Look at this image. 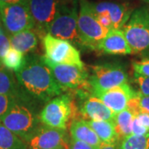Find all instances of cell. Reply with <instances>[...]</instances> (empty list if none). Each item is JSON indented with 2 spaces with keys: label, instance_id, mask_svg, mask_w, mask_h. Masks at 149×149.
Here are the masks:
<instances>
[{
  "label": "cell",
  "instance_id": "18",
  "mask_svg": "<svg viewBox=\"0 0 149 149\" xmlns=\"http://www.w3.org/2000/svg\"><path fill=\"white\" fill-rule=\"evenodd\" d=\"M70 133L72 139L80 140L99 148L102 143L95 132L84 119H74L69 125Z\"/></svg>",
  "mask_w": 149,
  "mask_h": 149
},
{
  "label": "cell",
  "instance_id": "37",
  "mask_svg": "<svg viewBox=\"0 0 149 149\" xmlns=\"http://www.w3.org/2000/svg\"><path fill=\"white\" fill-rule=\"evenodd\" d=\"M2 65H3V64H2V61H1V60H0V66H1Z\"/></svg>",
  "mask_w": 149,
  "mask_h": 149
},
{
  "label": "cell",
  "instance_id": "26",
  "mask_svg": "<svg viewBox=\"0 0 149 149\" xmlns=\"http://www.w3.org/2000/svg\"><path fill=\"white\" fill-rule=\"evenodd\" d=\"M133 79L135 84L139 86V93L143 95H149V77L133 73Z\"/></svg>",
  "mask_w": 149,
  "mask_h": 149
},
{
  "label": "cell",
  "instance_id": "39",
  "mask_svg": "<svg viewBox=\"0 0 149 149\" xmlns=\"http://www.w3.org/2000/svg\"><path fill=\"white\" fill-rule=\"evenodd\" d=\"M0 7H1V5H0Z\"/></svg>",
  "mask_w": 149,
  "mask_h": 149
},
{
  "label": "cell",
  "instance_id": "2",
  "mask_svg": "<svg viewBox=\"0 0 149 149\" xmlns=\"http://www.w3.org/2000/svg\"><path fill=\"white\" fill-rule=\"evenodd\" d=\"M37 104L38 102L22 92L21 95L15 98L10 109L0 119V122L28 143L42 126Z\"/></svg>",
  "mask_w": 149,
  "mask_h": 149
},
{
  "label": "cell",
  "instance_id": "25",
  "mask_svg": "<svg viewBox=\"0 0 149 149\" xmlns=\"http://www.w3.org/2000/svg\"><path fill=\"white\" fill-rule=\"evenodd\" d=\"M132 66L134 74L149 77V58H143L140 61H134Z\"/></svg>",
  "mask_w": 149,
  "mask_h": 149
},
{
  "label": "cell",
  "instance_id": "34",
  "mask_svg": "<svg viewBox=\"0 0 149 149\" xmlns=\"http://www.w3.org/2000/svg\"><path fill=\"white\" fill-rule=\"evenodd\" d=\"M27 0H0V5H8V4H15L22 2H26Z\"/></svg>",
  "mask_w": 149,
  "mask_h": 149
},
{
  "label": "cell",
  "instance_id": "28",
  "mask_svg": "<svg viewBox=\"0 0 149 149\" xmlns=\"http://www.w3.org/2000/svg\"><path fill=\"white\" fill-rule=\"evenodd\" d=\"M10 47L9 37L3 28L0 31V60H2Z\"/></svg>",
  "mask_w": 149,
  "mask_h": 149
},
{
  "label": "cell",
  "instance_id": "7",
  "mask_svg": "<svg viewBox=\"0 0 149 149\" xmlns=\"http://www.w3.org/2000/svg\"><path fill=\"white\" fill-rule=\"evenodd\" d=\"M45 51L44 57L56 64L70 65L85 68L79 50L68 41L46 34L42 39Z\"/></svg>",
  "mask_w": 149,
  "mask_h": 149
},
{
  "label": "cell",
  "instance_id": "20",
  "mask_svg": "<svg viewBox=\"0 0 149 149\" xmlns=\"http://www.w3.org/2000/svg\"><path fill=\"white\" fill-rule=\"evenodd\" d=\"M21 94L22 91L15 74L2 65L0 66V95L17 98L21 95Z\"/></svg>",
  "mask_w": 149,
  "mask_h": 149
},
{
  "label": "cell",
  "instance_id": "16",
  "mask_svg": "<svg viewBox=\"0 0 149 149\" xmlns=\"http://www.w3.org/2000/svg\"><path fill=\"white\" fill-rule=\"evenodd\" d=\"M96 51L110 55L133 54L122 30H110L98 43Z\"/></svg>",
  "mask_w": 149,
  "mask_h": 149
},
{
  "label": "cell",
  "instance_id": "36",
  "mask_svg": "<svg viewBox=\"0 0 149 149\" xmlns=\"http://www.w3.org/2000/svg\"><path fill=\"white\" fill-rule=\"evenodd\" d=\"M2 29H3V28H2V27H1V23H0V31H1Z\"/></svg>",
  "mask_w": 149,
  "mask_h": 149
},
{
  "label": "cell",
  "instance_id": "5",
  "mask_svg": "<svg viewBox=\"0 0 149 149\" xmlns=\"http://www.w3.org/2000/svg\"><path fill=\"white\" fill-rule=\"evenodd\" d=\"M121 30L133 54L149 56V7L133 11Z\"/></svg>",
  "mask_w": 149,
  "mask_h": 149
},
{
  "label": "cell",
  "instance_id": "13",
  "mask_svg": "<svg viewBox=\"0 0 149 149\" xmlns=\"http://www.w3.org/2000/svg\"><path fill=\"white\" fill-rule=\"evenodd\" d=\"M92 8L97 15H105L111 21L113 30H121L131 16L132 7L126 3H118L112 1H101L93 3Z\"/></svg>",
  "mask_w": 149,
  "mask_h": 149
},
{
  "label": "cell",
  "instance_id": "4",
  "mask_svg": "<svg viewBox=\"0 0 149 149\" xmlns=\"http://www.w3.org/2000/svg\"><path fill=\"white\" fill-rule=\"evenodd\" d=\"M77 108L72 97L61 94L47 102L40 111L39 118L43 125L66 130L69 124L76 119Z\"/></svg>",
  "mask_w": 149,
  "mask_h": 149
},
{
  "label": "cell",
  "instance_id": "6",
  "mask_svg": "<svg viewBox=\"0 0 149 149\" xmlns=\"http://www.w3.org/2000/svg\"><path fill=\"white\" fill-rule=\"evenodd\" d=\"M77 28L80 47L95 51L98 43L110 31L99 22L92 4L88 0H79Z\"/></svg>",
  "mask_w": 149,
  "mask_h": 149
},
{
  "label": "cell",
  "instance_id": "9",
  "mask_svg": "<svg viewBox=\"0 0 149 149\" xmlns=\"http://www.w3.org/2000/svg\"><path fill=\"white\" fill-rule=\"evenodd\" d=\"M0 20L8 36L35 27L27 1L15 4L1 5Z\"/></svg>",
  "mask_w": 149,
  "mask_h": 149
},
{
  "label": "cell",
  "instance_id": "8",
  "mask_svg": "<svg viewBox=\"0 0 149 149\" xmlns=\"http://www.w3.org/2000/svg\"><path fill=\"white\" fill-rule=\"evenodd\" d=\"M91 74L89 83L91 94L109 90L124 83H128V74L122 65L112 63L91 65Z\"/></svg>",
  "mask_w": 149,
  "mask_h": 149
},
{
  "label": "cell",
  "instance_id": "22",
  "mask_svg": "<svg viewBox=\"0 0 149 149\" xmlns=\"http://www.w3.org/2000/svg\"><path fill=\"white\" fill-rule=\"evenodd\" d=\"M0 149H28V144L0 122Z\"/></svg>",
  "mask_w": 149,
  "mask_h": 149
},
{
  "label": "cell",
  "instance_id": "21",
  "mask_svg": "<svg viewBox=\"0 0 149 149\" xmlns=\"http://www.w3.org/2000/svg\"><path fill=\"white\" fill-rule=\"evenodd\" d=\"M135 115L136 113L128 107L115 114L113 123L120 141L132 134V123Z\"/></svg>",
  "mask_w": 149,
  "mask_h": 149
},
{
  "label": "cell",
  "instance_id": "11",
  "mask_svg": "<svg viewBox=\"0 0 149 149\" xmlns=\"http://www.w3.org/2000/svg\"><path fill=\"white\" fill-rule=\"evenodd\" d=\"M35 22V29L42 39L58 10L60 0H27Z\"/></svg>",
  "mask_w": 149,
  "mask_h": 149
},
{
  "label": "cell",
  "instance_id": "19",
  "mask_svg": "<svg viewBox=\"0 0 149 149\" xmlns=\"http://www.w3.org/2000/svg\"><path fill=\"white\" fill-rule=\"evenodd\" d=\"M87 123L95 132L101 143H119L120 140L118 136L113 121H95L86 120Z\"/></svg>",
  "mask_w": 149,
  "mask_h": 149
},
{
  "label": "cell",
  "instance_id": "32",
  "mask_svg": "<svg viewBox=\"0 0 149 149\" xmlns=\"http://www.w3.org/2000/svg\"><path fill=\"white\" fill-rule=\"evenodd\" d=\"M139 121L149 131V113L145 111H139L135 115Z\"/></svg>",
  "mask_w": 149,
  "mask_h": 149
},
{
  "label": "cell",
  "instance_id": "23",
  "mask_svg": "<svg viewBox=\"0 0 149 149\" xmlns=\"http://www.w3.org/2000/svg\"><path fill=\"white\" fill-rule=\"evenodd\" d=\"M1 61L6 68L16 73L24 66L26 63V56L16 49L10 47Z\"/></svg>",
  "mask_w": 149,
  "mask_h": 149
},
{
  "label": "cell",
  "instance_id": "15",
  "mask_svg": "<svg viewBox=\"0 0 149 149\" xmlns=\"http://www.w3.org/2000/svg\"><path fill=\"white\" fill-rule=\"evenodd\" d=\"M81 102L79 105V113L84 120L113 121L115 113L103 103L98 97L85 93L80 95Z\"/></svg>",
  "mask_w": 149,
  "mask_h": 149
},
{
  "label": "cell",
  "instance_id": "12",
  "mask_svg": "<svg viewBox=\"0 0 149 149\" xmlns=\"http://www.w3.org/2000/svg\"><path fill=\"white\" fill-rule=\"evenodd\" d=\"M28 149H69L66 130L43 125L29 142Z\"/></svg>",
  "mask_w": 149,
  "mask_h": 149
},
{
  "label": "cell",
  "instance_id": "24",
  "mask_svg": "<svg viewBox=\"0 0 149 149\" xmlns=\"http://www.w3.org/2000/svg\"><path fill=\"white\" fill-rule=\"evenodd\" d=\"M118 149H149V132L143 135H134L123 139Z\"/></svg>",
  "mask_w": 149,
  "mask_h": 149
},
{
  "label": "cell",
  "instance_id": "38",
  "mask_svg": "<svg viewBox=\"0 0 149 149\" xmlns=\"http://www.w3.org/2000/svg\"><path fill=\"white\" fill-rule=\"evenodd\" d=\"M143 1H144V2H145V0H143Z\"/></svg>",
  "mask_w": 149,
  "mask_h": 149
},
{
  "label": "cell",
  "instance_id": "10",
  "mask_svg": "<svg viewBox=\"0 0 149 149\" xmlns=\"http://www.w3.org/2000/svg\"><path fill=\"white\" fill-rule=\"evenodd\" d=\"M44 59L52 70L55 80L63 91H90L91 92L89 74L85 68L70 65L56 64L47 61L45 57Z\"/></svg>",
  "mask_w": 149,
  "mask_h": 149
},
{
  "label": "cell",
  "instance_id": "29",
  "mask_svg": "<svg viewBox=\"0 0 149 149\" xmlns=\"http://www.w3.org/2000/svg\"><path fill=\"white\" fill-rule=\"evenodd\" d=\"M136 101L140 111L149 113V95H143L138 92L136 95Z\"/></svg>",
  "mask_w": 149,
  "mask_h": 149
},
{
  "label": "cell",
  "instance_id": "17",
  "mask_svg": "<svg viewBox=\"0 0 149 149\" xmlns=\"http://www.w3.org/2000/svg\"><path fill=\"white\" fill-rule=\"evenodd\" d=\"M9 37L11 47L14 48L23 54H28L33 52L42 40L35 28L27 29L13 34Z\"/></svg>",
  "mask_w": 149,
  "mask_h": 149
},
{
  "label": "cell",
  "instance_id": "35",
  "mask_svg": "<svg viewBox=\"0 0 149 149\" xmlns=\"http://www.w3.org/2000/svg\"><path fill=\"white\" fill-rule=\"evenodd\" d=\"M145 2H146V3H149V0H145Z\"/></svg>",
  "mask_w": 149,
  "mask_h": 149
},
{
  "label": "cell",
  "instance_id": "27",
  "mask_svg": "<svg viewBox=\"0 0 149 149\" xmlns=\"http://www.w3.org/2000/svg\"><path fill=\"white\" fill-rule=\"evenodd\" d=\"M15 98L5 95H0V119L5 115L13 105Z\"/></svg>",
  "mask_w": 149,
  "mask_h": 149
},
{
  "label": "cell",
  "instance_id": "3",
  "mask_svg": "<svg viewBox=\"0 0 149 149\" xmlns=\"http://www.w3.org/2000/svg\"><path fill=\"white\" fill-rule=\"evenodd\" d=\"M78 13L79 0H60L58 10L47 33L80 47L77 28Z\"/></svg>",
  "mask_w": 149,
  "mask_h": 149
},
{
  "label": "cell",
  "instance_id": "30",
  "mask_svg": "<svg viewBox=\"0 0 149 149\" xmlns=\"http://www.w3.org/2000/svg\"><path fill=\"white\" fill-rule=\"evenodd\" d=\"M149 132L147 128L144 127L143 125L141 124L139 119L137 118L136 116H134L132 123V134L134 135H143L145 133Z\"/></svg>",
  "mask_w": 149,
  "mask_h": 149
},
{
  "label": "cell",
  "instance_id": "31",
  "mask_svg": "<svg viewBox=\"0 0 149 149\" xmlns=\"http://www.w3.org/2000/svg\"><path fill=\"white\" fill-rule=\"evenodd\" d=\"M69 149H98L91 146L90 144L86 143L85 142H82L76 139H70V141Z\"/></svg>",
  "mask_w": 149,
  "mask_h": 149
},
{
  "label": "cell",
  "instance_id": "33",
  "mask_svg": "<svg viewBox=\"0 0 149 149\" xmlns=\"http://www.w3.org/2000/svg\"><path fill=\"white\" fill-rule=\"evenodd\" d=\"M119 143H102L98 149H118Z\"/></svg>",
  "mask_w": 149,
  "mask_h": 149
},
{
  "label": "cell",
  "instance_id": "1",
  "mask_svg": "<svg viewBox=\"0 0 149 149\" xmlns=\"http://www.w3.org/2000/svg\"><path fill=\"white\" fill-rule=\"evenodd\" d=\"M15 76L22 92L38 103H47L62 94L43 56L27 54L26 63Z\"/></svg>",
  "mask_w": 149,
  "mask_h": 149
},
{
  "label": "cell",
  "instance_id": "14",
  "mask_svg": "<svg viewBox=\"0 0 149 149\" xmlns=\"http://www.w3.org/2000/svg\"><path fill=\"white\" fill-rule=\"evenodd\" d=\"M137 94L138 92L133 91L128 83H124L109 90L96 92L92 95L101 100L103 103L116 114L125 109L128 102L137 95Z\"/></svg>",
  "mask_w": 149,
  "mask_h": 149
}]
</instances>
